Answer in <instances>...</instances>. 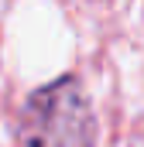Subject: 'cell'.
Returning <instances> with one entry per match:
<instances>
[{"label":"cell","mask_w":144,"mask_h":147,"mask_svg":"<svg viewBox=\"0 0 144 147\" xmlns=\"http://www.w3.org/2000/svg\"><path fill=\"white\" fill-rule=\"evenodd\" d=\"M21 147H96V116L79 79L62 75L35 89L17 120Z\"/></svg>","instance_id":"cell-1"}]
</instances>
